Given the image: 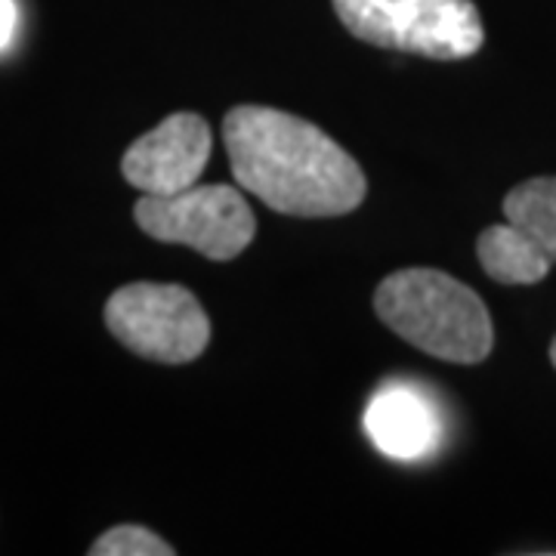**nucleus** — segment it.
Masks as SVG:
<instances>
[{"mask_svg":"<svg viewBox=\"0 0 556 556\" xmlns=\"http://www.w3.org/2000/svg\"><path fill=\"white\" fill-rule=\"evenodd\" d=\"M223 142L244 192L288 217H343L365 201L358 161L309 121L239 105L223 121Z\"/></svg>","mask_w":556,"mask_h":556,"instance_id":"f257e3e1","label":"nucleus"},{"mask_svg":"<svg viewBox=\"0 0 556 556\" xmlns=\"http://www.w3.org/2000/svg\"><path fill=\"white\" fill-rule=\"evenodd\" d=\"M380 321L424 350L455 365H477L492 353L495 328L473 288L442 269H399L375 291Z\"/></svg>","mask_w":556,"mask_h":556,"instance_id":"f03ea898","label":"nucleus"},{"mask_svg":"<svg viewBox=\"0 0 556 556\" xmlns=\"http://www.w3.org/2000/svg\"><path fill=\"white\" fill-rule=\"evenodd\" d=\"M350 35L427 60H467L485 31L473 0H334Z\"/></svg>","mask_w":556,"mask_h":556,"instance_id":"7ed1b4c3","label":"nucleus"},{"mask_svg":"<svg viewBox=\"0 0 556 556\" xmlns=\"http://www.w3.org/2000/svg\"><path fill=\"white\" fill-rule=\"evenodd\" d=\"M105 325L130 353L161 365L195 362L211 343L207 313L182 285H124L105 303Z\"/></svg>","mask_w":556,"mask_h":556,"instance_id":"20e7f679","label":"nucleus"},{"mask_svg":"<svg viewBox=\"0 0 556 556\" xmlns=\"http://www.w3.org/2000/svg\"><path fill=\"white\" fill-rule=\"evenodd\" d=\"M137 226L149 239L186 244L201 257L236 260L257 236L251 204L232 186H192L177 195H146L134 207Z\"/></svg>","mask_w":556,"mask_h":556,"instance_id":"39448f33","label":"nucleus"},{"mask_svg":"<svg viewBox=\"0 0 556 556\" xmlns=\"http://www.w3.org/2000/svg\"><path fill=\"white\" fill-rule=\"evenodd\" d=\"M207 159H211L207 121L192 112H177L124 152L121 174L142 195H177L199 182Z\"/></svg>","mask_w":556,"mask_h":556,"instance_id":"423d86ee","label":"nucleus"},{"mask_svg":"<svg viewBox=\"0 0 556 556\" xmlns=\"http://www.w3.org/2000/svg\"><path fill=\"white\" fill-rule=\"evenodd\" d=\"M365 430L383 455L396 460H424L445 437L439 405L415 383L390 380L365 408Z\"/></svg>","mask_w":556,"mask_h":556,"instance_id":"0eeeda50","label":"nucleus"},{"mask_svg":"<svg viewBox=\"0 0 556 556\" xmlns=\"http://www.w3.org/2000/svg\"><path fill=\"white\" fill-rule=\"evenodd\" d=\"M477 257L485 276L501 285H535L551 273L554 260H547L535 244L519 236L510 223L489 226L477 241Z\"/></svg>","mask_w":556,"mask_h":556,"instance_id":"6e6552de","label":"nucleus"},{"mask_svg":"<svg viewBox=\"0 0 556 556\" xmlns=\"http://www.w3.org/2000/svg\"><path fill=\"white\" fill-rule=\"evenodd\" d=\"M504 217L522 239L556 263V177L519 182L504 199Z\"/></svg>","mask_w":556,"mask_h":556,"instance_id":"1a4fd4ad","label":"nucleus"},{"mask_svg":"<svg viewBox=\"0 0 556 556\" xmlns=\"http://www.w3.org/2000/svg\"><path fill=\"white\" fill-rule=\"evenodd\" d=\"M90 556H174V547L142 526H115L97 538Z\"/></svg>","mask_w":556,"mask_h":556,"instance_id":"9d476101","label":"nucleus"},{"mask_svg":"<svg viewBox=\"0 0 556 556\" xmlns=\"http://www.w3.org/2000/svg\"><path fill=\"white\" fill-rule=\"evenodd\" d=\"M16 31V3L13 0H0V50L10 43Z\"/></svg>","mask_w":556,"mask_h":556,"instance_id":"9b49d317","label":"nucleus"},{"mask_svg":"<svg viewBox=\"0 0 556 556\" xmlns=\"http://www.w3.org/2000/svg\"><path fill=\"white\" fill-rule=\"evenodd\" d=\"M551 362H554V368H556V338L554 343H551Z\"/></svg>","mask_w":556,"mask_h":556,"instance_id":"f8f14e48","label":"nucleus"}]
</instances>
